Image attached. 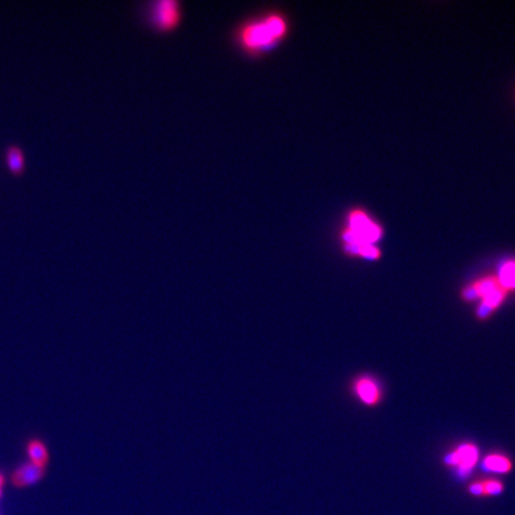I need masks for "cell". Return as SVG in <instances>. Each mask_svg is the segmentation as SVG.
<instances>
[{
  "label": "cell",
  "instance_id": "obj_1",
  "mask_svg": "<svg viewBox=\"0 0 515 515\" xmlns=\"http://www.w3.org/2000/svg\"><path fill=\"white\" fill-rule=\"evenodd\" d=\"M287 31V24L278 15H272L258 23L251 24L244 29L241 39L244 46L251 49H260L272 46Z\"/></svg>",
  "mask_w": 515,
  "mask_h": 515
},
{
  "label": "cell",
  "instance_id": "obj_2",
  "mask_svg": "<svg viewBox=\"0 0 515 515\" xmlns=\"http://www.w3.org/2000/svg\"><path fill=\"white\" fill-rule=\"evenodd\" d=\"M382 235L380 227L365 215L354 210L349 216V227L344 232L346 244H373Z\"/></svg>",
  "mask_w": 515,
  "mask_h": 515
},
{
  "label": "cell",
  "instance_id": "obj_3",
  "mask_svg": "<svg viewBox=\"0 0 515 515\" xmlns=\"http://www.w3.org/2000/svg\"><path fill=\"white\" fill-rule=\"evenodd\" d=\"M478 459V447L473 442H466L449 452L445 457V463L457 471L458 476L465 477L475 469Z\"/></svg>",
  "mask_w": 515,
  "mask_h": 515
},
{
  "label": "cell",
  "instance_id": "obj_4",
  "mask_svg": "<svg viewBox=\"0 0 515 515\" xmlns=\"http://www.w3.org/2000/svg\"><path fill=\"white\" fill-rule=\"evenodd\" d=\"M502 287H504L501 285L500 280L496 275H488V277L477 279L470 285H466L461 290V297L464 299L465 302H475L477 299L482 301Z\"/></svg>",
  "mask_w": 515,
  "mask_h": 515
},
{
  "label": "cell",
  "instance_id": "obj_5",
  "mask_svg": "<svg viewBox=\"0 0 515 515\" xmlns=\"http://www.w3.org/2000/svg\"><path fill=\"white\" fill-rule=\"evenodd\" d=\"M46 469L31 464L30 461L18 465L10 476V482L15 488H29L37 485L46 477Z\"/></svg>",
  "mask_w": 515,
  "mask_h": 515
},
{
  "label": "cell",
  "instance_id": "obj_6",
  "mask_svg": "<svg viewBox=\"0 0 515 515\" xmlns=\"http://www.w3.org/2000/svg\"><path fill=\"white\" fill-rule=\"evenodd\" d=\"M353 390L361 403L375 407L382 401V389L375 378L370 376L358 377L353 383Z\"/></svg>",
  "mask_w": 515,
  "mask_h": 515
},
{
  "label": "cell",
  "instance_id": "obj_7",
  "mask_svg": "<svg viewBox=\"0 0 515 515\" xmlns=\"http://www.w3.org/2000/svg\"><path fill=\"white\" fill-rule=\"evenodd\" d=\"M504 483L499 478H480L468 485V492L473 497H494L504 494Z\"/></svg>",
  "mask_w": 515,
  "mask_h": 515
},
{
  "label": "cell",
  "instance_id": "obj_8",
  "mask_svg": "<svg viewBox=\"0 0 515 515\" xmlns=\"http://www.w3.org/2000/svg\"><path fill=\"white\" fill-rule=\"evenodd\" d=\"M155 23L158 24L163 29L173 27L179 20L178 5L170 0H163L155 5L154 8Z\"/></svg>",
  "mask_w": 515,
  "mask_h": 515
},
{
  "label": "cell",
  "instance_id": "obj_9",
  "mask_svg": "<svg viewBox=\"0 0 515 515\" xmlns=\"http://www.w3.org/2000/svg\"><path fill=\"white\" fill-rule=\"evenodd\" d=\"M25 454L31 464L37 465L39 468H44V469L48 468L51 456H49L48 446L42 439H27V444H25Z\"/></svg>",
  "mask_w": 515,
  "mask_h": 515
},
{
  "label": "cell",
  "instance_id": "obj_10",
  "mask_svg": "<svg viewBox=\"0 0 515 515\" xmlns=\"http://www.w3.org/2000/svg\"><path fill=\"white\" fill-rule=\"evenodd\" d=\"M509 294L504 287L496 291L494 294H490L485 299L480 301V306L476 309V316L478 320H487L490 315L494 314L496 310L499 309L504 301L507 299V294Z\"/></svg>",
  "mask_w": 515,
  "mask_h": 515
},
{
  "label": "cell",
  "instance_id": "obj_11",
  "mask_svg": "<svg viewBox=\"0 0 515 515\" xmlns=\"http://www.w3.org/2000/svg\"><path fill=\"white\" fill-rule=\"evenodd\" d=\"M482 466L488 473H496V475H507L511 473L514 468L513 461L511 458L502 454H490L485 457Z\"/></svg>",
  "mask_w": 515,
  "mask_h": 515
},
{
  "label": "cell",
  "instance_id": "obj_12",
  "mask_svg": "<svg viewBox=\"0 0 515 515\" xmlns=\"http://www.w3.org/2000/svg\"><path fill=\"white\" fill-rule=\"evenodd\" d=\"M497 278L508 292L515 291V260H508L501 266Z\"/></svg>",
  "mask_w": 515,
  "mask_h": 515
},
{
  "label": "cell",
  "instance_id": "obj_13",
  "mask_svg": "<svg viewBox=\"0 0 515 515\" xmlns=\"http://www.w3.org/2000/svg\"><path fill=\"white\" fill-rule=\"evenodd\" d=\"M346 251L353 256H363L366 259H378L380 256V249L373 244H346Z\"/></svg>",
  "mask_w": 515,
  "mask_h": 515
},
{
  "label": "cell",
  "instance_id": "obj_14",
  "mask_svg": "<svg viewBox=\"0 0 515 515\" xmlns=\"http://www.w3.org/2000/svg\"><path fill=\"white\" fill-rule=\"evenodd\" d=\"M6 160L12 168L18 170L24 163L23 153L17 147H10L6 151Z\"/></svg>",
  "mask_w": 515,
  "mask_h": 515
},
{
  "label": "cell",
  "instance_id": "obj_15",
  "mask_svg": "<svg viewBox=\"0 0 515 515\" xmlns=\"http://www.w3.org/2000/svg\"><path fill=\"white\" fill-rule=\"evenodd\" d=\"M5 485V477L3 476V473H0V496H1V492Z\"/></svg>",
  "mask_w": 515,
  "mask_h": 515
}]
</instances>
